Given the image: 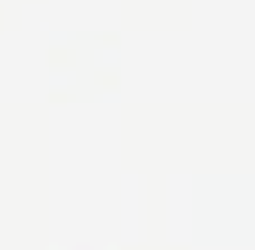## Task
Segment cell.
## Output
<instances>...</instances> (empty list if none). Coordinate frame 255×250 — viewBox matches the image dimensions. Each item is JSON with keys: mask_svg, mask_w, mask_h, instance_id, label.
<instances>
[{"mask_svg": "<svg viewBox=\"0 0 255 250\" xmlns=\"http://www.w3.org/2000/svg\"><path fill=\"white\" fill-rule=\"evenodd\" d=\"M45 250H76V246H63V242H49Z\"/></svg>", "mask_w": 255, "mask_h": 250, "instance_id": "cell-1", "label": "cell"}, {"mask_svg": "<svg viewBox=\"0 0 255 250\" xmlns=\"http://www.w3.org/2000/svg\"><path fill=\"white\" fill-rule=\"evenodd\" d=\"M103 250H121V246H117V242H108V246H103Z\"/></svg>", "mask_w": 255, "mask_h": 250, "instance_id": "cell-2", "label": "cell"}]
</instances>
